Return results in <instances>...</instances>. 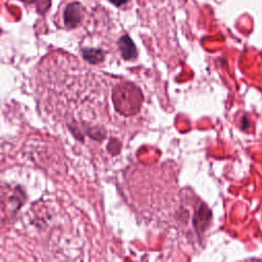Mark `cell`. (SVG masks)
<instances>
[{"instance_id":"cell-1","label":"cell","mask_w":262,"mask_h":262,"mask_svg":"<svg viewBox=\"0 0 262 262\" xmlns=\"http://www.w3.org/2000/svg\"><path fill=\"white\" fill-rule=\"evenodd\" d=\"M83 16H84V8L80 3L78 2L70 3L66 6L63 18H64V24L68 28L77 27L82 21Z\"/></svg>"},{"instance_id":"cell-2","label":"cell","mask_w":262,"mask_h":262,"mask_svg":"<svg viewBox=\"0 0 262 262\" xmlns=\"http://www.w3.org/2000/svg\"><path fill=\"white\" fill-rule=\"evenodd\" d=\"M119 48L122 52V55L125 59L135 57L137 52L132 40L128 36H123L119 40Z\"/></svg>"},{"instance_id":"cell-3","label":"cell","mask_w":262,"mask_h":262,"mask_svg":"<svg viewBox=\"0 0 262 262\" xmlns=\"http://www.w3.org/2000/svg\"><path fill=\"white\" fill-rule=\"evenodd\" d=\"M28 4H34L36 9L39 11H44L50 5V0H23Z\"/></svg>"},{"instance_id":"cell-4","label":"cell","mask_w":262,"mask_h":262,"mask_svg":"<svg viewBox=\"0 0 262 262\" xmlns=\"http://www.w3.org/2000/svg\"><path fill=\"white\" fill-rule=\"evenodd\" d=\"M99 56H100V52L98 50L89 49L87 51H84V57L91 62H97L99 60Z\"/></svg>"},{"instance_id":"cell-5","label":"cell","mask_w":262,"mask_h":262,"mask_svg":"<svg viewBox=\"0 0 262 262\" xmlns=\"http://www.w3.org/2000/svg\"><path fill=\"white\" fill-rule=\"evenodd\" d=\"M111 3H113L114 5H116V6H122V5H124V4H126L129 0H108Z\"/></svg>"}]
</instances>
